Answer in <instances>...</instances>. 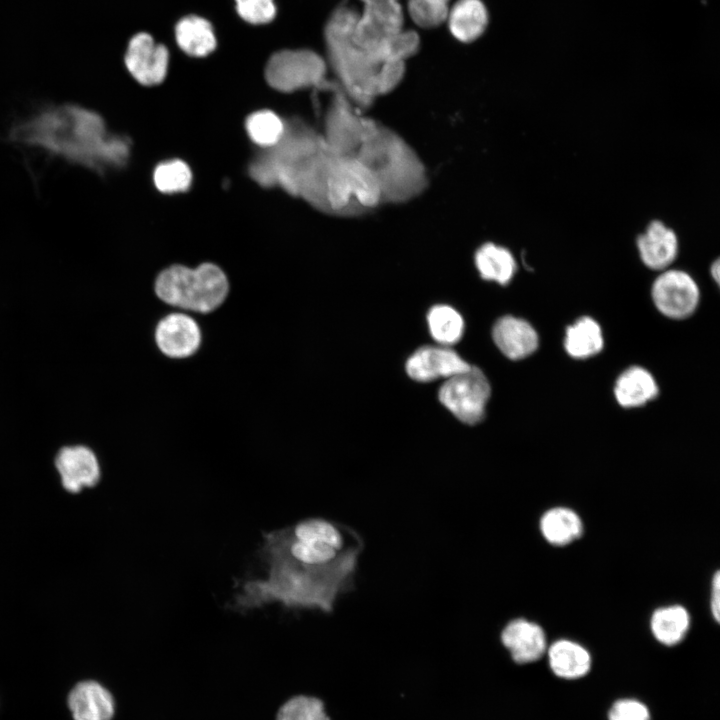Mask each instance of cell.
Listing matches in <instances>:
<instances>
[{"label":"cell","mask_w":720,"mask_h":720,"mask_svg":"<svg viewBox=\"0 0 720 720\" xmlns=\"http://www.w3.org/2000/svg\"><path fill=\"white\" fill-rule=\"evenodd\" d=\"M10 142L102 174L125 165L130 152L126 138L111 135L97 112L78 104H53L15 122Z\"/></svg>","instance_id":"obj_1"},{"label":"cell","mask_w":720,"mask_h":720,"mask_svg":"<svg viewBox=\"0 0 720 720\" xmlns=\"http://www.w3.org/2000/svg\"><path fill=\"white\" fill-rule=\"evenodd\" d=\"M266 578L248 580L235 595L232 608L247 611L278 602L289 609H318L330 613L340 594L351 591L357 557L323 568L302 567L273 555Z\"/></svg>","instance_id":"obj_2"},{"label":"cell","mask_w":720,"mask_h":720,"mask_svg":"<svg viewBox=\"0 0 720 720\" xmlns=\"http://www.w3.org/2000/svg\"><path fill=\"white\" fill-rule=\"evenodd\" d=\"M376 178L382 204H403L429 186L426 166L416 150L395 130L376 120L353 156Z\"/></svg>","instance_id":"obj_3"},{"label":"cell","mask_w":720,"mask_h":720,"mask_svg":"<svg viewBox=\"0 0 720 720\" xmlns=\"http://www.w3.org/2000/svg\"><path fill=\"white\" fill-rule=\"evenodd\" d=\"M358 16L351 7H338L326 25L325 40L338 85L361 110L368 109L380 97L378 74L383 62L353 41L352 33Z\"/></svg>","instance_id":"obj_4"},{"label":"cell","mask_w":720,"mask_h":720,"mask_svg":"<svg viewBox=\"0 0 720 720\" xmlns=\"http://www.w3.org/2000/svg\"><path fill=\"white\" fill-rule=\"evenodd\" d=\"M153 291L170 309L191 315H206L226 301L230 281L224 270L211 262L195 267L173 264L156 275Z\"/></svg>","instance_id":"obj_5"},{"label":"cell","mask_w":720,"mask_h":720,"mask_svg":"<svg viewBox=\"0 0 720 720\" xmlns=\"http://www.w3.org/2000/svg\"><path fill=\"white\" fill-rule=\"evenodd\" d=\"M322 135L328 148L340 156H354L376 120L366 117L334 83Z\"/></svg>","instance_id":"obj_6"},{"label":"cell","mask_w":720,"mask_h":720,"mask_svg":"<svg viewBox=\"0 0 720 720\" xmlns=\"http://www.w3.org/2000/svg\"><path fill=\"white\" fill-rule=\"evenodd\" d=\"M327 66L322 57L310 50H284L269 59L265 76L273 88L282 92L316 87L327 88Z\"/></svg>","instance_id":"obj_7"},{"label":"cell","mask_w":720,"mask_h":720,"mask_svg":"<svg viewBox=\"0 0 720 720\" xmlns=\"http://www.w3.org/2000/svg\"><path fill=\"white\" fill-rule=\"evenodd\" d=\"M263 540L260 550L262 556H280L309 568L333 566L347 558L359 556L363 548L361 543L340 550L326 543L296 539L286 528L265 533Z\"/></svg>","instance_id":"obj_8"},{"label":"cell","mask_w":720,"mask_h":720,"mask_svg":"<svg viewBox=\"0 0 720 720\" xmlns=\"http://www.w3.org/2000/svg\"><path fill=\"white\" fill-rule=\"evenodd\" d=\"M490 384L477 367L453 375L439 389L440 402L461 422L474 425L485 415Z\"/></svg>","instance_id":"obj_9"},{"label":"cell","mask_w":720,"mask_h":720,"mask_svg":"<svg viewBox=\"0 0 720 720\" xmlns=\"http://www.w3.org/2000/svg\"><path fill=\"white\" fill-rule=\"evenodd\" d=\"M153 339L156 348L164 357L184 360L199 351L202 344V330L191 314L171 310L157 321Z\"/></svg>","instance_id":"obj_10"},{"label":"cell","mask_w":720,"mask_h":720,"mask_svg":"<svg viewBox=\"0 0 720 720\" xmlns=\"http://www.w3.org/2000/svg\"><path fill=\"white\" fill-rule=\"evenodd\" d=\"M654 280L651 296L656 308L672 319L690 316L699 302V288L693 277L680 269H665Z\"/></svg>","instance_id":"obj_11"},{"label":"cell","mask_w":720,"mask_h":720,"mask_svg":"<svg viewBox=\"0 0 720 720\" xmlns=\"http://www.w3.org/2000/svg\"><path fill=\"white\" fill-rule=\"evenodd\" d=\"M403 21V12L398 1L367 4L355 23L353 41L360 48L374 54L387 37L402 29Z\"/></svg>","instance_id":"obj_12"},{"label":"cell","mask_w":720,"mask_h":720,"mask_svg":"<svg viewBox=\"0 0 720 720\" xmlns=\"http://www.w3.org/2000/svg\"><path fill=\"white\" fill-rule=\"evenodd\" d=\"M169 55L165 46L155 43L147 33L135 35L125 54L129 73L142 85L159 84L166 76Z\"/></svg>","instance_id":"obj_13"},{"label":"cell","mask_w":720,"mask_h":720,"mask_svg":"<svg viewBox=\"0 0 720 720\" xmlns=\"http://www.w3.org/2000/svg\"><path fill=\"white\" fill-rule=\"evenodd\" d=\"M636 249L647 268L663 271L671 266L679 254V237L667 223L653 219L637 236Z\"/></svg>","instance_id":"obj_14"},{"label":"cell","mask_w":720,"mask_h":720,"mask_svg":"<svg viewBox=\"0 0 720 720\" xmlns=\"http://www.w3.org/2000/svg\"><path fill=\"white\" fill-rule=\"evenodd\" d=\"M55 466L63 488L70 493L94 487L101 477L95 453L81 445L62 448L56 456Z\"/></svg>","instance_id":"obj_15"},{"label":"cell","mask_w":720,"mask_h":720,"mask_svg":"<svg viewBox=\"0 0 720 720\" xmlns=\"http://www.w3.org/2000/svg\"><path fill=\"white\" fill-rule=\"evenodd\" d=\"M470 367L455 351L435 346L421 347L406 362L408 375L419 382L449 378Z\"/></svg>","instance_id":"obj_16"},{"label":"cell","mask_w":720,"mask_h":720,"mask_svg":"<svg viewBox=\"0 0 720 720\" xmlns=\"http://www.w3.org/2000/svg\"><path fill=\"white\" fill-rule=\"evenodd\" d=\"M500 639L512 659L518 664L534 662L547 650L543 628L524 618H516L508 622L501 632Z\"/></svg>","instance_id":"obj_17"},{"label":"cell","mask_w":720,"mask_h":720,"mask_svg":"<svg viewBox=\"0 0 720 720\" xmlns=\"http://www.w3.org/2000/svg\"><path fill=\"white\" fill-rule=\"evenodd\" d=\"M68 707L74 720H111L115 712L111 693L93 680L81 681L72 688Z\"/></svg>","instance_id":"obj_18"},{"label":"cell","mask_w":720,"mask_h":720,"mask_svg":"<svg viewBox=\"0 0 720 720\" xmlns=\"http://www.w3.org/2000/svg\"><path fill=\"white\" fill-rule=\"evenodd\" d=\"M498 349L509 359L520 360L534 353L539 339L535 329L525 320L513 316L498 319L492 330Z\"/></svg>","instance_id":"obj_19"},{"label":"cell","mask_w":720,"mask_h":720,"mask_svg":"<svg viewBox=\"0 0 720 720\" xmlns=\"http://www.w3.org/2000/svg\"><path fill=\"white\" fill-rule=\"evenodd\" d=\"M448 25L452 35L468 43L478 39L488 25V12L481 0H458L448 11Z\"/></svg>","instance_id":"obj_20"},{"label":"cell","mask_w":720,"mask_h":720,"mask_svg":"<svg viewBox=\"0 0 720 720\" xmlns=\"http://www.w3.org/2000/svg\"><path fill=\"white\" fill-rule=\"evenodd\" d=\"M539 529L549 544L565 546L581 537L584 525L576 511L568 507L556 506L542 514Z\"/></svg>","instance_id":"obj_21"},{"label":"cell","mask_w":720,"mask_h":720,"mask_svg":"<svg viewBox=\"0 0 720 720\" xmlns=\"http://www.w3.org/2000/svg\"><path fill=\"white\" fill-rule=\"evenodd\" d=\"M614 394L622 407H638L657 396L658 386L654 377L646 369L633 366L618 377Z\"/></svg>","instance_id":"obj_22"},{"label":"cell","mask_w":720,"mask_h":720,"mask_svg":"<svg viewBox=\"0 0 720 720\" xmlns=\"http://www.w3.org/2000/svg\"><path fill=\"white\" fill-rule=\"evenodd\" d=\"M474 262L482 279L500 285L508 284L517 270L512 252L493 242H486L476 250Z\"/></svg>","instance_id":"obj_23"},{"label":"cell","mask_w":720,"mask_h":720,"mask_svg":"<svg viewBox=\"0 0 720 720\" xmlns=\"http://www.w3.org/2000/svg\"><path fill=\"white\" fill-rule=\"evenodd\" d=\"M550 667L561 678L574 679L584 676L590 669L589 652L580 644L561 639L555 641L547 651Z\"/></svg>","instance_id":"obj_24"},{"label":"cell","mask_w":720,"mask_h":720,"mask_svg":"<svg viewBox=\"0 0 720 720\" xmlns=\"http://www.w3.org/2000/svg\"><path fill=\"white\" fill-rule=\"evenodd\" d=\"M690 623V614L685 607L668 605L654 610L650 618V629L657 641L673 646L684 639Z\"/></svg>","instance_id":"obj_25"},{"label":"cell","mask_w":720,"mask_h":720,"mask_svg":"<svg viewBox=\"0 0 720 720\" xmlns=\"http://www.w3.org/2000/svg\"><path fill=\"white\" fill-rule=\"evenodd\" d=\"M604 345L600 325L590 317H581L570 325L565 334L564 347L573 358L585 359L599 353Z\"/></svg>","instance_id":"obj_26"},{"label":"cell","mask_w":720,"mask_h":720,"mask_svg":"<svg viewBox=\"0 0 720 720\" xmlns=\"http://www.w3.org/2000/svg\"><path fill=\"white\" fill-rule=\"evenodd\" d=\"M176 40L183 51L196 57L208 55L216 46L211 24L198 16H188L178 22Z\"/></svg>","instance_id":"obj_27"},{"label":"cell","mask_w":720,"mask_h":720,"mask_svg":"<svg viewBox=\"0 0 720 720\" xmlns=\"http://www.w3.org/2000/svg\"><path fill=\"white\" fill-rule=\"evenodd\" d=\"M427 322L434 340L443 345L458 342L464 332L462 316L447 305L432 307L428 312Z\"/></svg>","instance_id":"obj_28"},{"label":"cell","mask_w":720,"mask_h":720,"mask_svg":"<svg viewBox=\"0 0 720 720\" xmlns=\"http://www.w3.org/2000/svg\"><path fill=\"white\" fill-rule=\"evenodd\" d=\"M246 129L251 140L263 147L275 146L285 132L283 121L271 111H259L250 115Z\"/></svg>","instance_id":"obj_29"},{"label":"cell","mask_w":720,"mask_h":720,"mask_svg":"<svg viewBox=\"0 0 720 720\" xmlns=\"http://www.w3.org/2000/svg\"><path fill=\"white\" fill-rule=\"evenodd\" d=\"M419 44V36L415 31L401 29L387 37L374 54L382 62H405L406 59L416 54Z\"/></svg>","instance_id":"obj_30"},{"label":"cell","mask_w":720,"mask_h":720,"mask_svg":"<svg viewBox=\"0 0 720 720\" xmlns=\"http://www.w3.org/2000/svg\"><path fill=\"white\" fill-rule=\"evenodd\" d=\"M276 720H330L324 703L317 697L298 695L279 709Z\"/></svg>","instance_id":"obj_31"},{"label":"cell","mask_w":720,"mask_h":720,"mask_svg":"<svg viewBox=\"0 0 720 720\" xmlns=\"http://www.w3.org/2000/svg\"><path fill=\"white\" fill-rule=\"evenodd\" d=\"M153 179L157 189L164 193L185 191L192 180L190 168L180 160H172L158 165Z\"/></svg>","instance_id":"obj_32"},{"label":"cell","mask_w":720,"mask_h":720,"mask_svg":"<svg viewBox=\"0 0 720 720\" xmlns=\"http://www.w3.org/2000/svg\"><path fill=\"white\" fill-rule=\"evenodd\" d=\"M407 8L413 22L422 28L441 25L449 11L447 4L428 0H408Z\"/></svg>","instance_id":"obj_33"},{"label":"cell","mask_w":720,"mask_h":720,"mask_svg":"<svg viewBox=\"0 0 720 720\" xmlns=\"http://www.w3.org/2000/svg\"><path fill=\"white\" fill-rule=\"evenodd\" d=\"M239 15L247 22L264 24L270 22L276 13L273 0H235Z\"/></svg>","instance_id":"obj_34"},{"label":"cell","mask_w":720,"mask_h":720,"mask_svg":"<svg viewBox=\"0 0 720 720\" xmlns=\"http://www.w3.org/2000/svg\"><path fill=\"white\" fill-rule=\"evenodd\" d=\"M405 74V62L385 61L378 74L379 96H384L398 87Z\"/></svg>","instance_id":"obj_35"},{"label":"cell","mask_w":720,"mask_h":720,"mask_svg":"<svg viewBox=\"0 0 720 720\" xmlns=\"http://www.w3.org/2000/svg\"><path fill=\"white\" fill-rule=\"evenodd\" d=\"M609 720H650V714L643 703L632 699H622L611 707Z\"/></svg>","instance_id":"obj_36"},{"label":"cell","mask_w":720,"mask_h":720,"mask_svg":"<svg viewBox=\"0 0 720 720\" xmlns=\"http://www.w3.org/2000/svg\"><path fill=\"white\" fill-rule=\"evenodd\" d=\"M710 611L716 622L720 621V573L716 571L711 581Z\"/></svg>","instance_id":"obj_37"},{"label":"cell","mask_w":720,"mask_h":720,"mask_svg":"<svg viewBox=\"0 0 720 720\" xmlns=\"http://www.w3.org/2000/svg\"><path fill=\"white\" fill-rule=\"evenodd\" d=\"M710 273L712 278L716 283H719L720 280V262L718 259H716L710 267Z\"/></svg>","instance_id":"obj_38"},{"label":"cell","mask_w":720,"mask_h":720,"mask_svg":"<svg viewBox=\"0 0 720 720\" xmlns=\"http://www.w3.org/2000/svg\"><path fill=\"white\" fill-rule=\"evenodd\" d=\"M364 5L367 4H374V3H380V2H387V1H397V0H361Z\"/></svg>","instance_id":"obj_39"},{"label":"cell","mask_w":720,"mask_h":720,"mask_svg":"<svg viewBox=\"0 0 720 720\" xmlns=\"http://www.w3.org/2000/svg\"><path fill=\"white\" fill-rule=\"evenodd\" d=\"M428 1H433V2H439V3H445V4H447L449 0H428Z\"/></svg>","instance_id":"obj_40"}]
</instances>
